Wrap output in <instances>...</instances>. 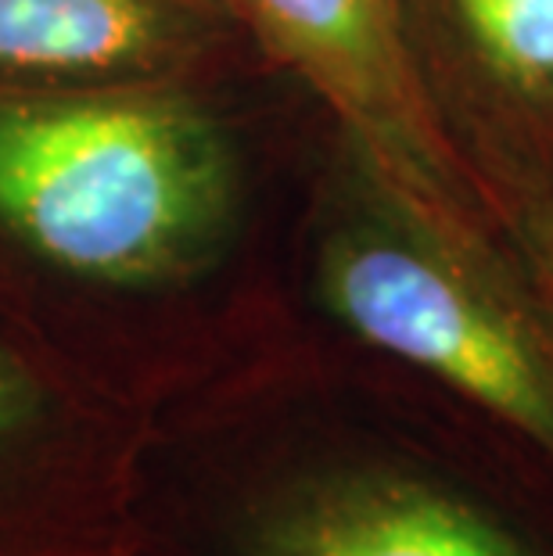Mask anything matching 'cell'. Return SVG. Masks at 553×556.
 <instances>
[{
	"label": "cell",
	"instance_id": "cell-1",
	"mask_svg": "<svg viewBox=\"0 0 553 556\" xmlns=\"http://www.w3.org/2000/svg\"><path fill=\"white\" fill-rule=\"evenodd\" d=\"M241 173L184 87L0 83V230L68 277L151 288L227 244Z\"/></svg>",
	"mask_w": 553,
	"mask_h": 556
},
{
	"label": "cell",
	"instance_id": "cell-2",
	"mask_svg": "<svg viewBox=\"0 0 553 556\" xmlns=\"http://www.w3.org/2000/svg\"><path fill=\"white\" fill-rule=\"evenodd\" d=\"M313 280L349 334L453 388L553 464V324L497 230H450L360 173Z\"/></svg>",
	"mask_w": 553,
	"mask_h": 556
},
{
	"label": "cell",
	"instance_id": "cell-3",
	"mask_svg": "<svg viewBox=\"0 0 553 556\" xmlns=\"http://www.w3.org/2000/svg\"><path fill=\"white\" fill-rule=\"evenodd\" d=\"M302 79L345 134L356 169L450 230L492 233L475 169L439 119L403 0H219Z\"/></svg>",
	"mask_w": 553,
	"mask_h": 556
},
{
	"label": "cell",
	"instance_id": "cell-4",
	"mask_svg": "<svg viewBox=\"0 0 553 556\" xmlns=\"http://www.w3.org/2000/svg\"><path fill=\"white\" fill-rule=\"evenodd\" d=\"M410 47L467 165L553 173V0H403Z\"/></svg>",
	"mask_w": 553,
	"mask_h": 556
},
{
	"label": "cell",
	"instance_id": "cell-5",
	"mask_svg": "<svg viewBox=\"0 0 553 556\" xmlns=\"http://www.w3.org/2000/svg\"><path fill=\"white\" fill-rule=\"evenodd\" d=\"M252 556H543L521 531L439 481L338 470L259 517Z\"/></svg>",
	"mask_w": 553,
	"mask_h": 556
},
{
	"label": "cell",
	"instance_id": "cell-6",
	"mask_svg": "<svg viewBox=\"0 0 553 556\" xmlns=\"http://www.w3.org/2000/svg\"><path fill=\"white\" fill-rule=\"evenodd\" d=\"M227 22L219 0H0V83L180 87Z\"/></svg>",
	"mask_w": 553,
	"mask_h": 556
},
{
	"label": "cell",
	"instance_id": "cell-7",
	"mask_svg": "<svg viewBox=\"0 0 553 556\" xmlns=\"http://www.w3.org/2000/svg\"><path fill=\"white\" fill-rule=\"evenodd\" d=\"M470 169L492 230L553 324V173L497 159Z\"/></svg>",
	"mask_w": 553,
	"mask_h": 556
},
{
	"label": "cell",
	"instance_id": "cell-8",
	"mask_svg": "<svg viewBox=\"0 0 553 556\" xmlns=\"http://www.w3.org/2000/svg\"><path fill=\"white\" fill-rule=\"evenodd\" d=\"M40 417V392L26 366L0 349V445L18 438Z\"/></svg>",
	"mask_w": 553,
	"mask_h": 556
}]
</instances>
